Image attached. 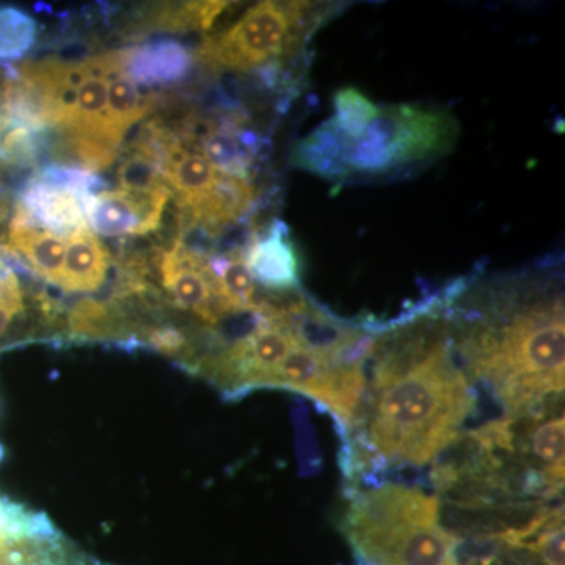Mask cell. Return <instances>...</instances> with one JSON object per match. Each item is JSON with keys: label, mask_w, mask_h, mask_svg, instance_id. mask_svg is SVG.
<instances>
[{"label": "cell", "mask_w": 565, "mask_h": 565, "mask_svg": "<svg viewBox=\"0 0 565 565\" xmlns=\"http://www.w3.org/2000/svg\"><path fill=\"white\" fill-rule=\"evenodd\" d=\"M473 404L446 343L405 349L375 367L367 449L382 465L422 467L456 440Z\"/></svg>", "instance_id": "cell-1"}, {"label": "cell", "mask_w": 565, "mask_h": 565, "mask_svg": "<svg viewBox=\"0 0 565 565\" xmlns=\"http://www.w3.org/2000/svg\"><path fill=\"white\" fill-rule=\"evenodd\" d=\"M463 349L475 373L492 382L511 412L563 393V300L515 315L501 329L479 330Z\"/></svg>", "instance_id": "cell-2"}, {"label": "cell", "mask_w": 565, "mask_h": 565, "mask_svg": "<svg viewBox=\"0 0 565 565\" xmlns=\"http://www.w3.org/2000/svg\"><path fill=\"white\" fill-rule=\"evenodd\" d=\"M344 530L362 565H457L459 539L440 525L437 498L414 487L356 494Z\"/></svg>", "instance_id": "cell-3"}, {"label": "cell", "mask_w": 565, "mask_h": 565, "mask_svg": "<svg viewBox=\"0 0 565 565\" xmlns=\"http://www.w3.org/2000/svg\"><path fill=\"white\" fill-rule=\"evenodd\" d=\"M307 7L308 3H256L228 31L204 39L196 57L223 68H263L294 43V31Z\"/></svg>", "instance_id": "cell-4"}, {"label": "cell", "mask_w": 565, "mask_h": 565, "mask_svg": "<svg viewBox=\"0 0 565 565\" xmlns=\"http://www.w3.org/2000/svg\"><path fill=\"white\" fill-rule=\"evenodd\" d=\"M207 259L177 243L159 256V275L174 303L200 316L204 322L215 323L233 311L222 300Z\"/></svg>", "instance_id": "cell-5"}, {"label": "cell", "mask_w": 565, "mask_h": 565, "mask_svg": "<svg viewBox=\"0 0 565 565\" xmlns=\"http://www.w3.org/2000/svg\"><path fill=\"white\" fill-rule=\"evenodd\" d=\"M170 193L169 185L152 193L102 191L88 196L85 215L102 236H143L161 225Z\"/></svg>", "instance_id": "cell-6"}, {"label": "cell", "mask_w": 565, "mask_h": 565, "mask_svg": "<svg viewBox=\"0 0 565 565\" xmlns=\"http://www.w3.org/2000/svg\"><path fill=\"white\" fill-rule=\"evenodd\" d=\"M392 122L394 169L422 162L446 151L456 137V122L444 111L414 106H386Z\"/></svg>", "instance_id": "cell-7"}, {"label": "cell", "mask_w": 565, "mask_h": 565, "mask_svg": "<svg viewBox=\"0 0 565 565\" xmlns=\"http://www.w3.org/2000/svg\"><path fill=\"white\" fill-rule=\"evenodd\" d=\"M88 196L92 195L32 177L22 189L17 210H20L32 225L40 226L63 239L88 226L85 215V202Z\"/></svg>", "instance_id": "cell-8"}, {"label": "cell", "mask_w": 565, "mask_h": 565, "mask_svg": "<svg viewBox=\"0 0 565 565\" xmlns=\"http://www.w3.org/2000/svg\"><path fill=\"white\" fill-rule=\"evenodd\" d=\"M66 243L40 226L32 225L20 210H14L9 233L0 245V256L28 267L43 280L57 285Z\"/></svg>", "instance_id": "cell-9"}, {"label": "cell", "mask_w": 565, "mask_h": 565, "mask_svg": "<svg viewBox=\"0 0 565 565\" xmlns=\"http://www.w3.org/2000/svg\"><path fill=\"white\" fill-rule=\"evenodd\" d=\"M253 280L273 291H292L299 286V258L281 221L269 226L266 236L253 237L245 250Z\"/></svg>", "instance_id": "cell-10"}, {"label": "cell", "mask_w": 565, "mask_h": 565, "mask_svg": "<svg viewBox=\"0 0 565 565\" xmlns=\"http://www.w3.org/2000/svg\"><path fill=\"white\" fill-rule=\"evenodd\" d=\"M110 266L106 245L88 226L71 234L66 243L58 288L68 292H93L102 288Z\"/></svg>", "instance_id": "cell-11"}, {"label": "cell", "mask_w": 565, "mask_h": 565, "mask_svg": "<svg viewBox=\"0 0 565 565\" xmlns=\"http://www.w3.org/2000/svg\"><path fill=\"white\" fill-rule=\"evenodd\" d=\"M352 143L353 139L330 118L297 145L292 163L297 169L319 174L326 180H345L351 177L349 154Z\"/></svg>", "instance_id": "cell-12"}, {"label": "cell", "mask_w": 565, "mask_h": 565, "mask_svg": "<svg viewBox=\"0 0 565 565\" xmlns=\"http://www.w3.org/2000/svg\"><path fill=\"white\" fill-rule=\"evenodd\" d=\"M193 66L192 52L173 40L131 47L125 74L137 85H172L184 81Z\"/></svg>", "instance_id": "cell-13"}, {"label": "cell", "mask_w": 565, "mask_h": 565, "mask_svg": "<svg viewBox=\"0 0 565 565\" xmlns=\"http://www.w3.org/2000/svg\"><path fill=\"white\" fill-rule=\"evenodd\" d=\"M258 151V136L244 131L241 126L223 121L214 132L203 141L200 154L218 173L248 180L253 159Z\"/></svg>", "instance_id": "cell-14"}, {"label": "cell", "mask_w": 565, "mask_h": 565, "mask_svg": "<svg viewBox=\"0 0 565 565\" xmlns=\"http://www.w3.org/2000/svg\"><path fill=\"white\" fill-rule=\"evenodd\" d=\"M154 93H143L125 74L107 82V103L104 110V129L114 143L120 145L126 132L154 110Z\"/></svg>", "instance_id": "cell-15"}, {"label": "cell", "mask_w": 565, "mask_h": 565, "mask_svg": "<svg viewBox=\"0 0 565 565\" xmlns=\"http://www.w3.org/2000/svg\"><path fill=\"white\" fill-rule=\"evenodd\" d=\"M207 266L217 280L218 292L230 310L233 313H241V311L255 313L256 286L245 263V252L234 250L228 255L212 256L207 259Z\"/></svg>", "instance_id": "cell-16"}, {"label": "cell", "mask_w": 565, "mask_h": 565, "mask_svg": "<svg viewBox=\"0 0 565 565\" xmlns=\"http://www.w3.org/2000/svg\"><path fill=\"white\" fill-rule=\"evenodd\" d=\"M217 170L199 152H181L163 169V180L177 192L178 206L191 207L211 191Z\"/></svg>", "instance_id": "cell-17"}, {"label": "cell", "mask_w": 565, "mask_h": 565, "mask_svg": "<svg viewBox=\"0 0 565 565\" xmlns=\"http://www.w3.org/2000/svg\"><path fill=\"white\" fill-rule=\"evenodd\" d=\"M118 150L120 147L102 137L62 134V139L52 148V161L54 166L76 167L96 173L117 161Z\"/></svg>", "instance_id": "cell-18"}, {"label": "cell", "mask_w": 565, "mask_h": 565, "mask_svg": "<svg viewBox=\"0 0 565 565\" xmlns=\"http://www.w3.org/2000/svg\"><path fill=\"white\" fill-rule=\"evenodd\" d=\"M228 6L230 2L167 3L152 9L145 22L148 29L161 32L206 31Z\"/></svg>", "instance_id": "cell-19"}, {"label": "cell", "mask_w": 565, "mask_h": 565, "mask_svg": "<svg viewBox=\"0 0 565 565\" xmlns=\"http://www.w3.org/2000/svg\"><path fill=\"white\" fill-rule=\"evenodd\" d=\"M39 24L28 11L0 7V68L22 61L35 47Z\"/></svg>", "instance_id": "cell-20"}, {"label": "cell", "mask_w": 565, "mask_h": 565, "mask_svg": "<svg viewBox=\"0 0 565 565\" xmlns=\"http://www.w3.org/2000/svg\"><path fill=\"white\" fill-rule=\"evenodd\" d=\"M564 416L539 424L531 434V451L544 465L545 484L557 490L564 481Z\"/></svg>", "instance_id": "cell-21"}, {"label": "cell", "mask_w": 565, "mask_h": 565, "mask_svg": "<svg viewBox=\"0 0 565 565\" xmlns=\"http://www.w3.org/2000/svg\"><path fill=\"white\" fill-rule=\"evenodd\" d=\"M68 323L71 332L77 337L115 338L122 333L117 308H111L99 300H81L71 310Z\"/></svg>", "instance_id": "cell-22"}, {"label": "cell", "mask_w": 565, "mask_h": 565, "mask_svg": "<svg viewBox=\"0 0 565 565\" xmlns=\"http://www.w3.org/2000/svg\"><path fill=\"white\" fill-rule=\"evenodd\" d=\"M333 104V120L353 140L359 139L371 121L381 114V107L375 106L362 92L352 87L341 88L334 93Z\"/></svg>", "instance_id": "cell-23"}, {"label": "cell", "mask_w": 565, "mask_h": 565, "mask_svg": "<svg viewBox=\"0 0 565 565\" xmlns=\"http://www.w3.org/2000/svg\"><path fill=\"white\" fill-rule=\"evenodd\" d=\"M41 136L24 126H9L0 132V170L3 167L33 169L41 158Z\"/></svg>", "instance_id": "cell-24"}, {"label": "cell", "mask_w": 565, "mask_h": 565, "mask_svg": "<svg viewBox=\"0 0 565 565\" xmlns=\"http://www.w3.org/2000/svg\"><path fill=\"white\" fill-rule=\"evenodd\" d=\"M117 180L121 191L134 193H152L167 185L161 167L137 152L122 159L117 170Z\"/></svg>", "instance_id": "cell-25"}, {"label": "cell", "mask_w": 565, "mask_h": 565, "mask_svg": "<svg viewBox=\"0 0 565 565\" xmlns=\"http://www.w3.org/2000/svg\"><path fill=\"white\" fill-rule=\"evenodd\" d=\"M145 340L156 351L167 353V355H181L188 351V338L181 330L173 327H156L147 329L143 333Z\"/></svg>", "instance_id": "cell-26"}, {"label": "cell", "mask_w": 565, "mask_h": 565, "mask_svg": "<svg viewBox=\"0 0 565 565\" xmlns=\"http://www.w3.org/2000/svg\"><path fill=\"white\" fill-rule=\"evenodd\" d=\"M24 310V305L2 303L0 305V334L6 333L14 316Z\"/></svg>", "instance_id": "cell-27"}, {"label": "cell", "mask_w": 565, "mask_h": 565, "mask_svg": "<svg viewBox=\"0 0 565 565\" xmlns=\"http://www.w3.org/2000/svg\"><path fill=\"white\" fill-rule=\"evenodd\" d=\"M7 214H9V196L0 189V226L6 221Z\"/></svg>", "instance_id": "cell-28"}]
</instances>
